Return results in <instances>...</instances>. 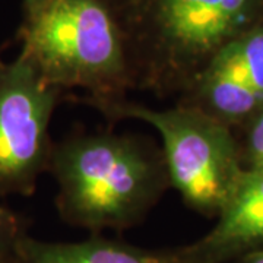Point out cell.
I'll return each instance as SVG.
<instances>
[{"label":"cell","mask_w":263,"mask_h":263,"mask_svg":"<svg viewBox=\"0 0 263 263\" xmlns=\"http://www.w3.org/2000/svg\"><path fill=\"white\" fill-rule=\"evenodd\" d=\"M123 32L132 91L187 94L230 41L263 21V0H108Z\"/></svg>","instance_id":"cell-1"},{"label":"cell","mask_w":263,"mask_h":263,"mask_svg":"<svg viewBox=\"0 0 263 263\" xmlns=\"http://www.w3.org/2000/svg\"><path fill=\"white\" fill-rule=\"evenodd\" d=\"M48 173L63 222L92 234L141 224L171 187L162 148L135 133H81L54 142Z\"/></svg>","instance_id":"cell-2"},{"label":"cell","mask_w":263,"mask_h":263,"mask_svg":"<svg viewBox=\"0 0 263 263\" xmlns=\"http://www.w3.org/2000/svg\"><path fill=\"white\" fill-rule=\"evenodd\" d=\"M21 53L48 84L84 89L86 100H119L132 91L126 46L108 0H50L24 18Z\"/></svg>","instance_id":"cell-3"},{"label":"cell","mask_w":263,"mask_h":263,"mask_svg":"<svg viewBox=\"0 0 263 263\" xmlns=\"http://www.w3.org/2000/svg\"><path fill=\"white\" fill-rule=\"evenodd\" d=\"M108 120H139L160 133L171 187L192 211L218 216L234 195L246 168L231 129L196 107L155 110L130 101L79 98Z\"/></svg>","instance_id":"cell-4"},{"label":"cell","mask_w":263,"mask_h":263,"mask_svg":"<svg viewBox=\"0 0 263 263\" xmlns=\"http://www.w3.org/2000/svg\"><path fill=\"white\" fill-rule=\"evenodd\" d=\"M62 95L22 53L0 60V197L32 196L48 173L54 146L48 129Z\"/></svg>","instance_id":"cell-5"},{"label":"cell","mask_w":263,"mask_h":263,"mask_svg":"<svg viewBox=\"0 0 263 263\" xmlns=\"http://www.w3.org/2000/svg\"><path fill=\"white\" fill-rule=\"evenodd\" d=\"M177 104L227 124L247 123L263 108V21L221 48Z\"/></svg>","instance_id":"cell-6"},{"label":"cell","mask_w":263,"mask_h":263,"mask_svg":"<svg viewBox=\"0 0 263 263\" xmlns=\"http://www.w3.org/2000/svg\"><path fill=\"white\" fill-rule=\"evenodd\" d=\"M215 227L197 241L181 246L184 263H231L263 250V170H246Z\"/></svg>","instance_id":"cell-7"},{"label":"cell","mask_w":263,"mask_h":263,"mask_svg":"<svg viewBox=\"0 0 263 263\" xmlns=\"http://www.w3.org/2000/svg\"><path fill=\"white\" fill-rule=\"evenodd\" d=\"M19 263H184L181 247L143 249L92 234L73 243H56L22 235L13 250Z\"/></svg>","instance_id":"cell-8"},{"label":"cell","mask_w":263,"mask_h":263,"mask_svg":"<svg viewBox=\"0 0 263 263\" xmlns=\"http://www.w3.org/2000/svg\"><path fill=\"white\" fill-rule=\"evenodd\" d=\"M246 148L241 160L246 170H263V108L249 122Z\"/></svg>","instance_id":"cell-9"},{"label":"cell","mask_w":263,"mask_h":263,"mask_svg":"<svg viewBox=\"0 0 263 263\" xmlns=\"http://www.w3.org/2000/svg\"><path fill=\"white\" fill-rule=\"evenodd\" d=\"M25 234L27 221L10 208L0 205V253H13L19 238Z\"/></svg>","instance_id":"cell-10"},{"label":"cell","mask_w":263,"mask_h":263,"mask_svg":"<svg viewBox=\"0 0 263 263\" xmlns=\"http://www.w3.org/2000/svg\"><path fill=\"white\" fill-rule=\"evenodd\" d=\"M50 0H24L22 2V10H24V18H28L31 15L37 13L41 8H44Z\"/></svg>","instance_id":"cell-11"},{"label":"cell","mask_w":263,"mask_h":263,"mask_svg":"<svg viewBox=\"0 0 263 263\" xmlns=\"http://www.w3.org/2000/svg\"><path fill=\"white\" fill-rule=\"evenodd\" d=\"M231 263H263V250H256L252 253H247Z\"/></svg>","instance_id":"cell-12"},{"label":"cell","mask_w":263,"mask_h":263,"mask_svg":"<svg viewBox=\"0 0 263 263\" xmlns=\"http://www.w3.org/2000/svg\"><path fill=\"white\" fill-rule=\"evenodd\" d=\"M0 263H19L15 253H0Z\"/></svg>","instance_id":"cell-13"},{"label":"cell","mask_w":263,"mask_h":263,"mask_svg":"<svg viewBox=\"0 0 263 263\" xmlns=\"http://www.w3.org/2000/svg\"><path fill=\"white\" fill-rule=\"evenodd\" d=\"M0 51H2V48H0ZM0 60H2V59H0Z\"/></svg>","instance_id":"cell-14"}]
</instances>
